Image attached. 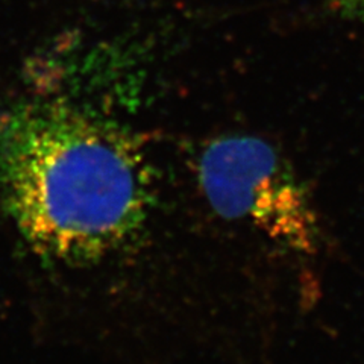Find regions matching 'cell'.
<instances>
[{
  "mask_svg": "<svg viewBox=\"0 0 364 364\" xmlns=\"http://www.w3.org/2000/svg\"><path fill=\"white\" fill-rule=\"evenodd\" d=\"M198 173L220 218L254 223L296 252L314 254L321 246L311 195L269 141L252 135L222 136L202 152Z\"/></svg>",
  "mask_w": 364,
  "mask_h": 364,
  "instance_id": "7a4b0ae2",
  "label": "cell"
},
{
  "mask_svg": "<svg viewBox=\"0 0 364 364\" xmlns=\"http://www.w3.org/2000/svg\"><path fill=\"white\" fill-rule=\"evenodd\" d=\"M336 11L341 17L364 26V0H336Z\"/></svg>",
  "mask_w": 364,
  "mask_h": 364,
  "instance_id": "3957f363",
  "label": "cell"
},
{
  "mask_svg": "<svg viewBox=\"0 0 364 364\" xmlns=\"http://www.w3.org/2000/svg\"><path fill=\"white\" fill-rule=\"evenodd\" d=\"M0 200L37 255L84 266L143 231L155 173L122 124L67 99H25L0 114Z\"/></svg>",
  "mask_w": 364,
  "mask_h": 364,
  "instance_id": "6da1fadb",
  "label": "cell"
}]
</instances>
